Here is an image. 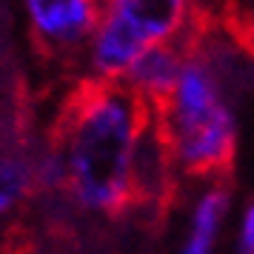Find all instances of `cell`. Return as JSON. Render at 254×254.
<instances>
[{
  "label": "cell",
  "instance_id": "7",
  "mask_svg": "<svg viewBox=\"0 0 254 254\" xmlns=\"http://www.w3.org/2000/svg\"><path fill=\"white\" fill-rule=\"evenodd\" d=\"M214 26L240 55L254 60V0H226Z\"/></svg>",
  "mask_w": 254,
  "mask_h": 254
},
{
  "label": "cell",
  "instance_id": "10",
  "mask_svg": "<svg viewBox=\"0 0 254 254\" xmlns=\"http://www.w3.org/2000/svg\"><path fill=\"white\" fill-rule=\"evenodd\" d=\"M194 3H197V12L203 17V23H208V26L217 23L220 12H223V6H226V0H194Z\"/></svg>",
  "mask_w": 254,
  "mask_h": 254
},
{
  "label": "cell",
  "instance_id": "8",
  "mask_svg": "<svg viewBox=\"0 0 254 254\" xmlns=\"http://www.w3.org/2000/svg\"><path fill=\"white\" fill-rule=\"evenodd\" d=\"M32 186V169L23 160H0V214H6L9 208L29 191Z\"/></svg>",
  "mask_w": 254,
  "mask_h": 254
},
{
  "label": "cell",
  "instance_id": "5",
  "mask_svg": "<svg viewBox=\"0 0 254 254\" xmlns=\"http://www.w3.org/2000/svg\"><path fill=\"white\" fill-rule=\"evenodd\" d=\"M191 46L194 43H157V46L143 49L120 83L128 86L146 106L157 109L172 94Z\"/></svg>",
  "mask_w": 254,
  "mask_h": 254
},
{
  "label": "cell",
  "instance_id": "1",
  "mask_svg": "<svg viewBox=\"0 0 254 254\" xmlns=\"http://www.w3.org/2000/svg\"><path fill=\"white\" fill-rule=\"evenodd\" d=\"M151 106L120 80H92L71 97L66 134V177L86 208L117 211L131 194L134 149Z\"/></svg>",
  "mask_w": 254,
  "mask_h": 254
},
{
  "label": "cell",
  "instance_id": "2",
  "mask_svg": "<svg viewBox=\"0 0 254 254\" xmlns=\"http://www.w3.org/2000/svg\"><path fill=\"white\" fill-rule=\"evenodd\" d=\"M172 160L191 177H223L237 151V115L229 86L203 49L191 46L172 94L151 109Z\"/></svg>",
  "mask_w": 254,
  "mask_h": 254
},
{
  "label": "cell",
  "instance_id": "9",
  "mask_svg": "<svg viewBox=\"0 0 254 254\" xmlns=\"http://www.w3.org/2000/svg\"><path fill=\"white\" fill-rule=\"evenodd\" d=\"M237 254H254V203L243 208L240 229H237Z\"/></svg>",
  "mask_w": 254,
  "mask_h": 254
},
{
  "label": "cell",
  "instance_id": "6",
  "mask_svg": "<svg viewBox=\"0 0 254 254\" xmlns=\"http://www.w3.org/2000/svg\"><path fill=\"white\" fill-rule=\"evenodd\" d=\"M229 214V191L226 186H208L200 194L194 211H191V226H189V237L180 254H214L223 220Z\"/></svg>",
  "mask_w": 254,
  "mask_h": 254
},
{
  "label": "cell",
  "instance_id": "4",
  "mask_svg": "<svg viewBox=\"0 0 254 254\" xmlns=\"http://www.w3.org/2000/svg\"><path fill=\"white\" fill-rule=\"evenodd\" d=\"M35 40L46 52H74L89 46L100 23L103 0H26Z\"/></svg>",
  "mask_w": 254,
  "mask_h": 254
},
{
  "label": "cell",
  "instance_id": "3",
  "mask_svg": "<svg viewBox=\"0 0 254 254\" xmlns=\"http://www.w3.org/2000/svg\"><path fill=\"white\" fill-rule=\"evenodd\" d=\"M100 23L143 52L157 43H194L208 23L194 0H103Z\"/></svg>",
  "mask_w": 254,
  "mask_h": 254
}]
</instances>
